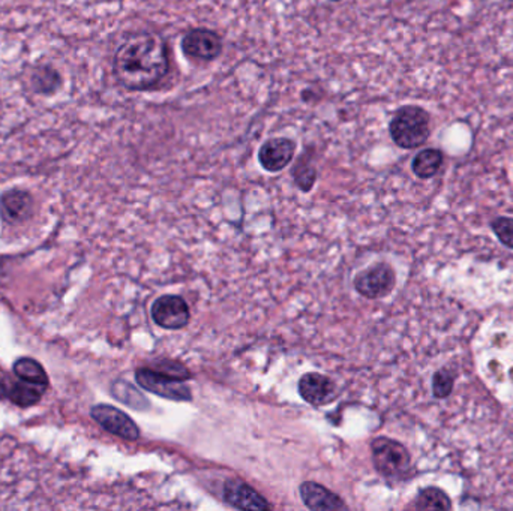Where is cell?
Wrapping results in <instances>:
<instances>
[{
  "mask_svg": "<svg viewBox=\"0 0 513 511\" xmlns=\"http://www.w3.org/2000/svg\"><path fill=\"white\" fill-rule=\"evenodd\" d=\"M168 70L167 44L155 32L132 33L114 52V77L128 90L154 88L168 74Z\"/></svg>",
  "mask_w": 513,
  "mask_h": 511,
  "instance_id": "cell-1",
  "label": "cell"
},
{
  "mask_svg": "<svg viewBox=\"0 0 513 511\" xmlns=\"http://www.w3.org/2000/svg\"><path fill=\"white\" fill-rule=\"evenodd\" d=\"M389 132L394 143L401 149H417L430 138V113L417 105L401 107L392 118Z\"/></svg>",
  "mask_w": 513,
  "mask_h": 511,
  "instance_id": "cell-2",
  "label": "cell"
},
{
  "mask_svg": "<svg viewBox=\"0 0 513 511\" xmlns=\"http://www.w3.org/2000/svg\"><path fill=\"white\" fill-rule=\"evenodd\" d=\"M374 467L389 480H403L412 471V456L401 442L391 438H375L371 444Z\"/></svg>",
  "mask_w": 513,
  "mask_h": 511,
  "instance_id": "cell-3",
  "label": "cell"
},
{
  "mask_svg": "<svg viewBox=\"0 0 513 511\" xmlns=\"http://www.w3.org/2000/svg\"><path fill=\"white\" fill-rule=\"evenodd\" d=\"M137 383L147 390L150 393L158 394L161 398L177 401V402H188L193 399L191 390L184 381L176 380L171 376L164 375L161 372L154 369H138L136 372Z\"/></svg>",
  "mask_w": 513,
  "mask_h": 511,
  "instance_id": "cell-4",
  "label": "cell"
},
{
  "mask_svg": "<svg viewBox=\"0 0 513 511\" xmlns=\"http://www.w3.org/2000/svg\"><path fill=\"white\" fill-rule=\"evenodd\" d=\"M395 282L394 269L386 262H378L356 276L355 289L364 298H380L392 293Z\"/></svg>",
  "mask_w": 513,
  "mask_h": 511,
  "instance_id": "cell-5",
  "label": "cell"
},
{
  "mask_svg": "<svg viewBox=\"0 0 513 511\" xmlns=\"http://www.w3.org/2000/svg\"><path fill=\"white\" fill-rule=\"evenodd\" d=\"M182 50L194 61L212 62L220 57L223 41L216 32L209 29H193L182 40Z\"/></svg>",
  "mask_w": 513,
  "mask_h": 511,
  "instance_id": "cell-6",
  "label": "cell"
},
{
  "mask_svg": "<svg viewBox=\"0 0 513 511\" xmlns=\"http://www.w3.org/2000/svg\"><path fill=\"white\" fill-rule=\"evenodd\" d=\"M90 414L100 426L116 437L123 438L128 441H136L140 438V429L134 423V420L118 408L110 407V405H98L92 408Z\"/></svg>",
  "mask_w": 513,
  "mask_h": 511,
  "instance_id": "cell-7",
  "label": "cell"
},
{
  "mask_svg": "<svg viewBox=\"0 0 513 511\" xmlns=\"http://www.w3.org/2000/svg\"><path fill=\"white\" fill-rule=\"evenodd\" d=\"M152 318L167 330L184 328L189 321V308L179 296H163L152 305Z\"/></svg>",
  "mask_w": 513,
  "mask_h": 511,
  "instance_id": "cell-8",
  "label": "cell"
},
{
  "mask_svg": "<svg viewBox=\"0 0 513 511\" xmlns=\"http://www.w3.org/2000/svg\"><path fill=\"white\" fill-rule=\"evenodd\" d=\"M299 393L303 401L311 403L312 407H321L332 402L337 398V385L328 378L316 372L303 375L299 381Z\"/></svg>",
  "mask_w": 513,
  "mask_h": 511,
  "instance_id": "cell-9",
  "label": "cell"
},
{
  "mask_svg": "<svg viewBox=\"0 0 513 511\" xmlns=\"http://www.w3.org/2000/svg\"><path fill=\"white\" fill-rule=\"evenodd\" d=\"M296 145L289 138H272L259 150V161L264 170L278 173L293 161Z\"/></svg>",
  "mask_w": 513,
  "mask_h": 511,
  "instance_id": "cell-10",
  "label": "cell"
},
{
  "mask_svg": "<svg viewBox=\"0 0 513 511\" xmlns=\"http://www.w3.org/2000/svg\"><path fill=\"white\" fill-rule=\"evenodd\" d=\"M225 503L239 510H271V504L243 481L228 480L224 485Z\"/></svg>",
  "mask_w": 513,
  "mask_h": 511,
  "instance_id": "cell-11",
  "label": "cell"
},
{
  "mask_svg": "<svg viewBox=\"0 0 513 511\" xmlns=\"http://www.w3.org/2000/svg\"><path fill=\"white\" fill-rule=\"evenodd\" d=\"M33 200L31 194L22 189H13L0 197V214L6 222H23L31 218Z\"/></svg>",
  "mask_w": 513,
  "mask_h": 511,
  "instance_id": "cell-12",
  "label": "cell"
},
{
  "mask_svg": "<svg viewBox=\"0 0 513 511\" xmlns=\"http://www.w3.org/2000/svg\"><path fill=\"white\" fill-rule=\"evenodd\" d=\"M300 498L309 510H341L347 508L338 495L326 489L325 486L307 481L300 486Z\"/></svg>",
  "mask_w": 513,
  "mask_h": 511,
  "instance_id": "cell-13",
  "label": "cell"
},
{
  "mask_svg": "<svg viewBox=\"0 0 513 511\" xmlns=\"http://www.w3.org/2000/svg\"><path fill=\"white\" fill-rule=\"evenodd\" d=\"M45 389L47 385L33 384L20 378L17 381H8L5 385V392L9 401L17 407L23 408L32 407L40 402L41 398L44 396Z\"/></svg>",
  "mask_w": 513,
  "mask_h": 511,
  "instance_id": "cell-14",
  "label": "cell"
},
{
  "mask_svg": "<svg viewBox=\"0 0 513 511\" xmlns=\"http://www.w3.org/2000/svg\"><path fill=\"white\" fill-rule=\"evenodd\" d=\"M444 155L439 149H425L414 156L412 170L419 179H432L443 166Z\"/></svg>",
  "mask_w": 513,
  "mask_h": 511,
  "instance_id": "cell-15",
  "label": "cell"
},
{
  "mask_svg": "<svg viewBox=\"0 0 513 511\" xmlns=\"http://www.w3.org/2000/svg\"><path fill=\"white\" fill-rule=\"evenodd\" d=\"M62 77L53 66L41 65L32 74V88L38 95L50 97L61 88Z\"/></svg>",
  "mask_w": 513,
  "mask_h": 511,
  "instance_id": "cell-16",
  "label": "cell"
},
{
  "mask_svg": "<svg viewBox=\"0 0 513 511\" xmlns=\"http://www.w3.org/2000/svg\"><path fill=\"white\" fill-rule=\"evenodd\" d=\"M14 374L20 380L33 383V384L49 385V375L41 363L33 358H20L14 364Z\"/></svg>",
  "mask_w": 513,
  "mask_h": 511,
  "instance_id": "cell-17",
  "label": "cell"
},
{
  "mask_svg": "<svg viewBox=\"0 0 513 511\" xmlns=\"http://www.w3.org/2000/svg\"><path fill=\"white\" fill-rule=\"evenodd\" d=\"M414 508L417 510H452V501L444 490L439 487H426L417 495Z\"/></svg>",
  "mask_w": 513,
  "mask_h": 511,
  "instance_id": "cell-18",
  "label": "cell"
},
{
  "mask_svg": "<svg viewBox=\"0 0 513 511\" xmlns=\"http://www.w3.org/2000/svg\"><path fill=\"white\" fill-rule=\"evenodd\" d=\"M455 376L448 369H440L432 376V393L437 399H446L452 394Z\"/></svg>",
  "mask_w": 513,
  "mask_h": 511,
  "instance_id": "cell-19",
  "label": "cell"
},
{
  "mask_svg": "<svg viewBox=\"0 0 513 511\" xmlns=\"http://www.w3.org/2000/svg\"><path fill=\"white\" fill-rule=\"evenodd\" d=\"M491 228L500 243L513 250V218L499 216L492 221Z\"/></svg>",
  "mask_w": 513,
  "mask_h": 511,
  "instance_id": "cell-20",
  "label": "cell"
},
{
  "mask_svg": "<svg viewBox=\"0 0 513 511\" xmlns=\"http://www.w3.org/2000/svg\"><path fill=\"white\" fill-rule=\"evenodd\" d=\"M316 168L309 166V164H307V162L303 161V159L299 162L296 168H294V180H296V184H298L299 188L305 191V193L311 191L312 186L316 184Z\"/></svg>",
  "mask_w": 513,
  "mask_h": 511,
  "instance_id": "cell-21",
  "label": "cell"
},
{
  "mask_svg": "<svg viewBox=\"0 0 513 511\" xmlns=\"http://www.w3.org/2000/svg\"><path fill=\"white\" fill-rule=\"evenodd\" d=\"M157 371L161 372L164 375L176 378V380L185 381L191 378L188 369L176 362H161L159 363V369H157Z\"/></svg>",
  "mask_w": 513,
  "mask_h": 511,
  "instance_id": "cell-22",
  "label": "cell"
},
{
  "mask_svg": "<svg viewBox=\"0 0 513 511\" xmlns=\"http://www.w3.org/2000/svg\"><path fill=\"white\" fill-rule=\"evenodd\" d=\"M332 2H339V0H332Z\"/></svg>",
  "mask_w": 513,
  "mask_h": 511,
  "instance_id": "cell-23",
  "label": "cell"
}]
</instances>
